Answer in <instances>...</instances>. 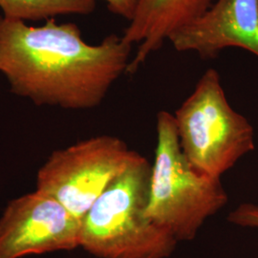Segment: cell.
Wrapping results in <instances>:
<instances>
[{
    "instance_id": "8992f818",
    "label": "cell",
    "mask_w": 258,
    "mask_h": 258,
    "mask_svg": "<svg viewBox=\"0 0 258 258\" xmlns=\"http://www.w3.org/2000/svg\"><path fill=\"white\" fill-rule=\"evenodd\" d=\"M83 221L36 190L12 200L0 218V258H20L81 247Z\"/></svg>"
},
{
    "instance_id": "277c9868",
    "label": "cell",
    "mask_w": 258,
    "mask_h": 258,
    "mask_svg": "<svg viewBox=\"0 0 258 258\" xmlns=\"http://www.w3.org/2000/svg\"><path fill=\"white\" fill-rule=\"evenodd\" d=\"M173 117L184 157L203 175L221 179L255 148L254 129L231 107L213 68L204 73Z\"/></svg>"
},
{
    "instance_id": "52a82bcc",
    "label": "cell",
    "mask_w": 258,
    "mask_h": 258,
    "mask_svg": "<svg viewBox=\"0 0 258 258\" xmlns=\"http://www.w3.org/2000/svg\"><path fill=\"white\" fill-rule=\"evenodd\" d=\"M168 41L176 51L202 58H214L227 48H241L258 57V0H216Z\"/></svg>"
},
{
    "instance_id": "30bf717a",
    "label": "cell",
    "mask_w": 258,
    "mask_h": 258,
    "mask_svg": "<svg viewBox=\"0 0 258 258\" xmlns=\"http://www.w3.org/2000/svg\"><path fill=\"white\" fill-rule=\"evenodd\" d=\"M228 221L242 228L258 230V205L240 204L228 215Z\"/></svg>"
},
{
    "instance_id": "3957f363",
    "label": "cell",
    "mask_w": 258,
    "mask_h": 258,
    "mask_svg": "<svg viewBox=\"0 0 258 258\" xmlns=\"http://www.w3.org/2000/svg\"><path fill=\"white\" fill-rule=\"evenodd\" d=\"M155 160L151 166L146 215L178 242L195 238L205 222L229 201L221 179L189 165L180 146L172 114L157 115Z\"/></svg>"
},
{
    "instance_id": "9c48e42d",
    "label": "cell",
    "mask_w": 258,
    "mask_h": 258,
    "mask_svg": "<svg viewBox=\"0 0 258 258\" xmlns=\"http://www.w3.org/2000/svg\"><path fill=\"white\" fill-rule=\"evenodd\" d=\"M5 18L16 20L54 19L63 15H89L95 0H0Z\"/></svg>"
},
{
    "instance_id": "ba28073f",
    "label": "cell",
    "mask_w": 258,
    "mask_h": 258,
    "mask_svg": "<svg viewBox=\"0 0 258 258\" xmlns=\"http://www.w3.org/2000/svg\"><path fill=\"white\" fill-rule=\"evenodd\" d=\"M212 4V0H140L122 35L126 43L138 44L126 73H136L174 32L200 17Z\"/></svg>"
},
{
    "instance_id": "5b68a950",
    "label": "cell",
    "mask_w": 258,
    "mask_h": 258,
    "mask_svg": "<svg viewBox=\"0 0 258 258\" xmlns=\"http://www.w3.org/2000/svg\"><path fill=\"white\" fill-rule=\"evenodd\" d=\"M122 140L102 135L56 150L37 172V190L83 221L108 185L138 157Z\"/></svg>"
},
{
    "instance_id": "8fae6325",
    "label": "cell",
    "mask_w": 258,
    "mask_h": 258,
    "mask_svg": "<svg viewBox=\"0 0 258 258\" xmlns=\"http://www.w3.org/2000/svg\"><path fill=\"white\" fill-rule=\"evenodd\" d=\"M111 13L130 21L138 8L140 0H103Z\"/></svg>"
},
{
    "instance_id": "6da1fadb",
    "label": "cell",
    "mask_w": 258,
    "mask_h": 258,
    "mask_svg": "<svg viewBox=\"0 0 258 258\" xmlns=\"http://www.w3.org/2000/svg\"><path fill=\"white\" fill-rule=\"evenodd\" d=\"M132 45L110 35L91 45L74 23L38 27L0 17V73L12 92L37 105L90 109L126 73Z\"/></svg>"
},
{
    "instance_id": "7a4b0ae2",
    "label": "cell",
    "mask_w": 258,
    "mask_h": 258,
    "mask_svg": "<svg viewBox=\"0 0 258 258\" xmlns=\"http://www.w3.org/2000/svg\"><path fill=\"white\" fill-rule=\"evenodd\" d=\"M151 165L140 156L86 213L81 247L99 258H167L178 241L146 215Z\"/></svg>"
}]
</instances>
